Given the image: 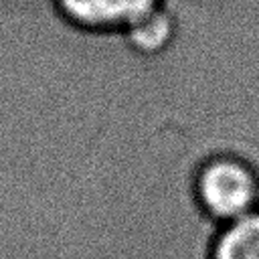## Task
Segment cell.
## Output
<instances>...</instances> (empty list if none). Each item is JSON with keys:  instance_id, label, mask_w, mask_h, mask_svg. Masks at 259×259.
<instances>
[{"instance_id": "cell-1", "label": "cell", "mask_w": 259, "mask_h": 259, "mask_svg": "<svg viewBox=\"0 0 259 259\" xmlns=\"http://www.w3.org/2000/svg\"><path fill=\"white\" fill-rule=\"evenodd\" d=\"M194 196L214 223H231L259 208V174L245 156L217 150L196 168Z\"/></svg>"}, {"instance_id": "cell-4", "label": "cell", "mask_w": 259, "mask_h": 259, "mask_svg": "<svg viewBox=\"0 0 259 259\" xmlns=\"http://www.w3.org/2000/svg\"><path fill=\"white\" fill-rule=\"evenodd\" d=\"M210 259H259V208L219 227Z\"/></svg>"}, {"instance_id": "cell-3", "label": "cell", "mask_w": 259, "mask_h": 259, "mask_svg": "<svg viewBox=\"0 0 259 259\" xmlns=\"http://www.w3.org/2000/svg\"><path fill=\"white\" fill-rule=\"evenodd\" d=\"M178 16L172 10V6L166 2L146 16H142L134 26H130L123 34L121 40L127 45V49L144 59H154L162 57L164 53L170 51V47L178 38Z\"/></svg>"}, {"instance_id": "cell-2", "label": "cell", "mask_w": 259, "mask_h": 259, "mask_svg": "<svg viewBox=\"0 0 259 259\" xmlns=\"http://www.w3.org/2000/svg\"><path fill=\"white\" fill-rule=\"evenodd\" d=\"M168 0H51L57 18L91 36H119Z\"/></svg>"}]
</instances>
